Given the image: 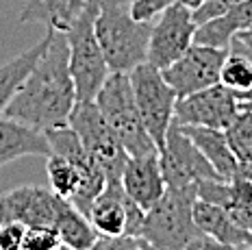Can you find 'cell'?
<instances>
[{
  "mask_svg": "<svg viewBox=\"0 0 252 250\" xmlns=\"http://www.w3.org/2000/svg\"><path fill=\"white\" fill-rule=\"evenodd\" d=\"M70 50L65 33L55 31L50 46L41 55L2 116L20 120L39 131L63 126L76 105V87L70 74Z\"/></svg>",
  "mask_w": 252,
  "mask_h": 250,
  "instance_id": "6da1fadb",
  "label": "cell"
},
{
  "mask_svg": "<svg viewBox=\"0 0 252 250\" xmlns=\"http://www.w3.org/2000/svg\"><path fill=\"white\" fill-rule=\"evenodd\" d=\"M98 13L94 20L98 44L111 72L128 74L133 67L148 61V44L152 22H141L130 15L126 4L98 2Z\"/></svg>",
  "mask_w": 252,
  "mask_h": 250,
  "instance_id": "7a4b0ae2",
  "label": "cell"
},
{
  "mask_svg": "<svg viewBox=\"0 0 252 250\" xmlns=\"http://www.w3.org/2000/svg\"><path fill=\"white\" fill-rule=\"evenodd\" d=\"M196 185L167 187L155 207L146 211L139 237L150 250H185L193 237L200 235L193 222Z\"/></svg>",
  "mask_w": 252,
  "mask_h": 250,
  "instance_id": "3957f363",
  "label": "cell"
},
{
  "mask_svg": "<svg viewBox=\"0 0 252 250\" xmlns=\"http://www.w3.org/2000/svg\"><path fill=\"white\" fill-rule=\"evenodd\" d=\"M98 7H100L98 0H89L83 13L76 18V22L65 31L67 50H70L67 63H70V74L76 87V102L94 100L102 83L111 74L102 48L98 44L96 31H94Z\"/></svg>",
  "mask_w": 252,
  "mask_h": 250,
  "instance_id": "277c9868",
  "label": "cell"
},
{
  "mask_svg": "<svg viewBox=\"0 0 252 250\" xmlns=\"http://www.w3.org/2000/svg\"><path fill=\"white\" fill-rule=\"evenodd\" d=\"M94 102L100 109V113L109 122V126L113 128V133L118 135V139L122 142L128 155L135 157V155H148L159 150L139 116L128 74L111 72L107 81L102 83L100 92L96 94Z\"/></svg>",
  "mask_w": 252,
  "mask_h": 250,
  "instance_id": "5b68a950",
  "label": "cell"
},
{
  "mask_svg": "<svg viewBox=\"0 0 252 250\" xmlns=\"http://www.w3.org/2000/svg\"><path fill=\"white\" fill-rule=\"evenodd\" d=\"M128 79L144 126L148 128L157 148H161L165 144V135L170 131L172 122H174V107L178 100L176 92L165 81L163 72L148 61L133 67L128 72Z\"/></svg>",
  "mask_w": 252,
  "mask_h": 250,
  "instance_id": "8992f818",
  "label": "cell"
},
{
  "mask_svg": "<svg viewBox=\"0 0 252 250\" xmlns=\"http://www.w3.org/2000/svg\"><path fill=\"white\" fill-rule=\"evenodd\" d=\"M67 124L76 131L78 139L94 157V161L102 168L107 183L122 179V170L128 161V153L118 139V135L113 133V128L109 126V122L104 120L100 109L96 107V102H76Z\"/></svg>",
  "mask_w": 252,
  "mask_h": 250,
  "instance_id": "52a82bcc",
  "label": "cell"
},
{
  "mask_svg": "<svg viewBox=\"0 0 252 250\" xmlns=\"http://www.w3.org/2000/svg\"><path fill=\"white\" fill-rule=\"evenodd\" d=\"M46 137H48V144H50V155H61L78 170L81 183H78V189L74 191V196L70 198V202L81 213L87 216L94 200L107 187V176H104L100 165L94 161L92 155L85 150V146H83V142L78 139L76 131L70 124L50 128V131H46Z\"/></svg>",
  "mask_w": 252,
  "mask_h": 250,
  "instance_id": "ba28073f",
  "label": "cell"
},
{
  "mask_svg": "<svg viewBox=\"0 0 252 250\" xmlns=\"http://www.w3.org/2000/svg\"><path fill=\"white\" fill-rule=\"evenodd\" d=\"M196 29L198 24L193 20V11L187 4L178 0L172 7H167L163 13H159L152 20L148 63L159 67V70H165L167 65H172L193 44Z\"/></svg>",
  "mask_w": 252,
  "mask_h": 250,
  "instance_id": "9c48e42d",
  "label": "cell"
},
{
  "mask_svg": "<svg viewBox=\"0 0 252 250\" xmlns=\"http://www.w3.org/2000/svg\"><path fill=\"white\" fill-rule=\"evenodd\" d=\"M159 163L167 187H189L202 179L220 176L176 122H172L165 144L159 148Z\"/></svg>",
  "mask_w": 252,
  "mask_h": 250,
  "instance_id": "30bf717a",
  "label": "cell"
},
{
  "mask_svg": "<svg viewBox=\"0 0 252 250\" xmlns=\"http://www.w3.org/2000/svg\"><path fill=\"white\" fill-rule=\"evenodd\" d=\"M241 111V98L226 85L218 83L207 90L193 92L176 100L174 122L191 126L226 128Z\"/></svg>",
  "mask_w": 252,
  "mask_h": 250,
  "instance_id": "8fae6325",
  "label": "cell"
},
{
  "mask_svg": "<svg viewBox=\"0 0 252 250\" xmlns=\"http://www.w3.org/2000/svg\"><path fill=\"white\" fill-rule=\"evenodd\" d=\"M228 50L211 48V46L191 44L183 57H178L172 65H167L163 72L165 81L176 92L178 98L189 96L193 92L207 90L220 83V72L226 59Z\"/></svg>",
  "mask_w": 252,
  "mask_h": 250,
  "instance_id": "7c38bea8",
  "label": "cell"
},
{
  "mask_svg": "<svg viewBox=\"0 0 252 250\" xmlns=\"http://www.w3.org/2000/svg\"><path fill=\"white\" fill-rule=\"evenodd\" d=\"M98 235L118 237V235H137L144 224L146 211L124 191L120 181L107 183L102 194L94 200L87 213Z\"/></svg>",
  "mask_w": 252,
  "mask_h": 250,
  "instance_id": "4fadbf2b",
  "label": "cell"
},
{
  "mask_svg": "<svg viewBox=\"0 0 252 250\" xmlns=\"http://www.w3.org/2000/svg\"><path fill=\"white\" fill-rule=\"evenodd\" d=\"M65 198L39 185H22L0 194V224L20 222L31 226H52Z\"/></svg>",
  "mask_w": 252,
  "mask_h": 250,
  "instance_id": "5bb4252c",
  "label": "cell"
},
{
  "mask_svg": "<svg viewBox=\"0 0 252 250\" xmlns=\"http://www.w3.org/2000/svg\"><path fill=\"white\" fill-rule=\"evenodd\" d=\"M120 183L144 211L155 207L167 189L159 163V150L148 155H135V157L128 155Z\"/></svg>",
  "mask_w": 252,
  "mask_h": 250,
  "instance_id": "9a60e30c",
  "label": "cell"
},
{
  "mask_svg": "<svg viewBox=\"0 0 252 250\" xmlns=\"http://www.w3.org/2000/svg\"><path fill=\"white\" fill-rule=\"evenodd\" d=\"M22 157H50L48 137L20 120L0 116V168Z\"/></svg>",
  "mask_w": 252,
  "mask_h": 250,
  "instance_id": "2e32d148",
  "label": "cell"
},
{
  "mask_svg": "<svg viewBox=\"0 0 252 250\" xmlns=\"http://www.w3.org/2000/svg\"><path fill=\"white\" fill-rule=\"evenodd\" d=\"M252 24V0L235 4L226 13L218 15L213 20L198 24L196 35H193V44L211 46V48L228 50L230 41H233L241 31H246Z\"/></svg>",
  "mask_w": 252,
  "mask_h": 250,
  "instance_id": "e0dca14e",
  "label": "cell"
},
{
  "mask_svg": "<svg viewBox=\"0 0 252 250\" xmlns=\"http://www.w3.org/2000/svg\"><path fill=\"white\" fill-rule=\"evenodd\" d=\"M52 35L55 31L46 29V35L41 37L33 48L24 50L13 59L0 63V116L4 113V109L9 107V102L13 100V96L18 94V90L22 87V83L26 81V76L33 72V67L37 65V61L41 59V55L46 53V48L50 46Z\"/></svg>",
  "mask_w": 252,
  "mask_h": 250,
  "instance_id": "ac0fdd59",
  "label": "cell"
},
{
  "mask_svg": "<svg viewBox=\"0 0 252 250\" xmlns=\"http://www.w3.org/2000/svg\"><path fill=\"white\" fill-rule=\"evenodd\" d=\"M178 124V122H176ZM183 133L196 144V148L204 155V159L213 165L222 179H230L237 168V157L233 155L228 146V139L222 128H211V126H191V124H178Z\"/></svg>",
  "mask_w": 252,
  "mask_h": 250,
  "instance_id": "d6986e66",
  "label": "cell"
},
{
  "mask_svg": "<svg viewBox=\"0 0 252 250\" xmlns=\"http://www.w3.org/2000/svg\"><path fill=\"white\" fill-rule=\"evenodd\" d=\"M89 0H26L20 13V22H37L46 29L65 33L83 13Z\"/></svg>",
  "mask_w": 252,
  "mask_h": 250,
  "instance_id": "ffe728a7",
  "label": "cell"
},
{
  "mask_svg": "<svg viewBox=\"0 0 252 250\" xmlns=\"http://www.w3.org/2000/svg\"><path fill=\"white\" fill-rule=\"evenodd\" d=\"M193 222H196L198 231L204 235L218 239V242L226 244V246H244V244H252V235L244 231L241 226L235 224L230 213L222 207L209 205V202L196 200L193 205Z\"/></svg>",
  "mask_w": 252,
  "mask_h": 250,
  "instance_id": "44dd1931",
  "label": "cell"
},
{
  "mask_svg": "<svg viewBox=\"0 0 252 250\" xmlns=\"http://www.w3.org/2000/svg\"><path fill=\"white\" fill-rule=\"evenodd\" d=\"M55 231L63 246H70L72 250H89L98 239V233L89 222V218L78 211L70 200H65V205L57 216Z\"/></svg>",
  "mask_w": 252,
  "mask_h": 250,
  "instance_id": "7402d4cb",
  "label": "cell"
},
{
  "mask_svg": "<svg viewBox=\"0 0 252 250\" xmlns=\"http://www.w3.org/2000/svg\"><path fill=\"white\" fill-rule=\"evenodd\" d=\"M220 83L237 94L241 98V102H244V98L252 92V57L246 53L235 39L230 41L226 59H224V63H222Z\"/></svg>",
  "mask_w": 252,
  "mask_h": 250,
  "instance_id": "603a6c76",
  "label": "cell"
},
{
  "mask_svg": "<svg viewBox=\"0 0 252 250\" xmlns=\"http://www.w3.org/2000/svg\"><path fill=\"white\" fill-rule=\"evenodd\" d=\"M46 172H48L50 189L57 196L70 200L78 189V183H81L78 170L61 155H50V157H46Z\"/></svg>",
  "mask_w": 252,
  "mask_h": 250,
  "instance_id": "cb8c5ba5",
  "label": "cell"
},
{
  "mask_svg": "<svg viewBox=\"0 0 252 250\" xmlns=\"http://www.w3.org/2000/svg\"><path fill=\"white\" fill-rule=\"evenodd\" d=\"M224 135L237 161H252V111L241 109L233 122L224 128Z\"/></svg>",
  "mask_w": 252,
  "mask_h": 250,
  "instance_id": "d4e9b609",
  "label": "cell"
},
{
  "mask_svg": "<svg viewBox=\"0 0 252 250\" xmlns=\"http://www.w3.org/2000/svg\"><path fill=\"white\" fill-rule=\"evenodd\" d=\"M196 196L198 200L209 202V205L222 207V209H230L233 207V185L228 179H202L196 183Z\"/></svg>",
  "mask_w": 252,
  "mask_h": 250,
  "instance_id": "484cf974",
  "label": "cell"
},
{
  "mask_svg": "<svg viewBox=\"0 0 252 250\" xmlns=\"http://www.w3.org/2000/svg\"><path fill=\"white\" fill-rule=\"evenodd\" d=\"M61 239L52 226H31L24 235V250H61Z\"/></svg>",
  "mask_w": 252,
  "mask_h": 250,
  "instance_id": "4316f807",
  "label": "cell"
},
{
  "mask_svg": "<svg viewBox=\"0 0 252 250\" xmlns=\"http://www.w3.org/2000/svg\"><path fill=\"white\" fill-rule=\"evenodd\" d=\"M178 0H133L130 2V15L141 22H152L159 13H163L167 7H172Z\"/></svg>",
  "mask_w": 252,
  "mask_h": 250,
  "instance_id": "83f0119b",
  "label": "cell"
},
{
  "mask_svg": "<svg viewBox=\"0 0 252 250\" xmlns=\"http://www.w3.org/2000/svg\"><path fill=\"white\" fill-rule=\"evenodd\" d=\"M26 226L20 222L0 224V250H24Z\"/></svg>",
  "mask_w": 252,
  "mask_h": 250,
  "instance_id": "f1b7e54d",
  "label": "cell"
},
{
  "mask_svg": "<svg viewBox=\"0 0 252 250\" xmlns=\"http://www.w3.org/2000/svg\"><path fill=\"white\" fill-rule=\"evenodd\" d=\"M239 2H244V0H207L198 9H193V20H196V24H202L207 20H213L218 15L226 13L228 9H233Z\"/></svg>",
  "mask_w": 252,
  "mask_h": 250,
  "instance_id": "f546056e",
  "label": "cell"
},
{
  "mask_svg": "<svg viewBox=\"0 0 252 250\" xmlns=\"http://www.w3.org/2000/svg\"><path fill=\"white\" fill-rule=\"evenodd\" d=\"M144 239L137 235H118V237H104L98 235L96 244H94L89 250H130L133 246L141 244Z\"/></svg>",
  "mask_w": 252,
  "mask_h": 250,
  "instance_id": "4dcf8cb0",
  "label": "cell"
},
{
  "mask_svg": "<svg viewBox=\"0 0 252 250\" xmlns=\"http://www.w3.org/2000/svg\"><path fill=\"white\" fill-rule=\"evenodd\" d=\"M230 185H233V207H239V205H250L252 202V181H246V179H239V176H233L228 179ZM230 207V209H233Z\"/></svg>",
  "mask_w": 252,
  "mask_h": 250,
  "instance_id": "1f68e13d",
  "label": "cell"
},
{
  "mask_svg": "<svg viewBox=\"0 0 252 250\" xmlns=\"http://www.w3.org/2000/svg\"><path fill=\"white\" fill-rule=\"evenodd\" d=\"M233 246H226V244L218 242V239L204 235V233H200L198 237H193L191 242L185 246V250H230Z\"/></svg>",
  "mask_w": 252,
  "mask_h": 250,
  "instance_id": "d6a6232c",
  "label": "cell"
},
{
  "mask_svg": "<svg viewBox=\"0 0 252 250\" xmlns=\"http://www.w3.org/2000/svg\"><path fill=\"white\" fill-rule=\"evenodd\" d=\"M230 218L235 220L237 226H241L244 231H248L252 235V202L250 205H239V207H233V209H228Z\"/></svg>",
  "mask_w": 252,
  "mask_h": 250,
  "instance_id": "836d02e7",
  "label": "cell"
},
{
  "mask_svg": "<svg viewBox=\"0 0 252 250\" xmlns=\"http://www.w3.org/2000/svg\"><path fill=\"white\" fill-rule=\"evenodd\" d=\"M233 176H239V179L252 181V161H237V168H235V174ZM233 176H230V179H233Z\"/></svg>",
  "mask_w": 252,
  "mask_h": 250,
  "instance_id": "e575fe53",
  "label": "cell"
},
{
  "mask_svg": "<svg viewBox=\"0 0 252 250\" xmlns=\"http://www.w3.org/2000/svg\"><path fill=\"white\" fill-rule=\"evenodd\" d=\"M235 39H239L241 44H246V46H250V48H252V24H250V27L246 29V31H241V33H239Z\"/></svg>",
  "mask_w": 252,
  "mask_h": 250,
  "instance_id": "d590c367",
  "label": "cell"
},
{
  "mask_svg": "<svg viewBox=\"0 0 252 250\" xmlns=\"http://www.w3.org/2000/svg\"><path fill=\"white\" fill-rule=\"evenodd\" d=\"M181 2H183V4H187V7L193 11V9H198V7H200V4L207 2V0H181Z\"/></svg>",
  "mask_w": 252,
  "mask_h": 250,
  "instance_id": "8d00e7d4",
  "label": "cell"
},
{
  "mask_svg": "<svg viewBox=\"0 0 252 250\" xmlns=\"http://www.w3.org/2000/svg\"><path fill=\"white\" fill-rule=\"evenodd\" d=\"M241 109H248V111H252V92L244 98V102H241Z\"/></svg>",
  "mask_w": 252,
  "mask_h": 250,
  "instance_id": "74e56055",
  "label": "cell"
},
{
  "mask_svg": "<svg viewBox=\"0 0 252 250\" xmlns=\"http://www.w3.org/2000/svg\"><path fill=\"white\" fill-rule=\"evenodd\" d=\"M98 2H115V4H126V7H130L133 0H98Z\"/></svg>",
  "mask_w": 252,
  "mask_h": 250,
  "instance_id": "f35d334b",
  "label": "cell"
},
{
  "mask_svg": "<svg viewBox=\"0 0 252 250\" xmlns=\"http://www.w3.org/2000/svg\"><path fill=\"white\" fill-rule=\"evenodd\" d=\"M230 250H252V244H244V246H233Z\"/></svg>",
  "mask_w": 252,
  "mask_h": 250,
  "instance_id": "ab89813d",
  "label": "cell"
},
{
  "mask_svg": "<svg viewBox=\"0 0 252 250\" xmlns=\"http://www.w3.org/2000/svg\"><path fill=\"white\" fill-rule=\"evenodd\" d=\"M130 250H148V244H146V242H141V244H137V246H133Z\"/></svg>",
  "mask_w": 252,
  "mask_h": 250,
  "instance_id": "60d3db41",
  "label": "cell"
},
{
  "mask_svg": "<svg viewBox=\"0 0 252 250\" xmlns=\"http://www.w3.org/2000/svg\"><path fill=\"white\" fill-rule=\"evenodd\" d=\"M61 250H72L70 246H61Z\"/></svg>",
  "mask_w": 252,
  "mask_h": 250,
  "instance_id": "b9f144b4",
  "label": "cell"
}]
</instances>
